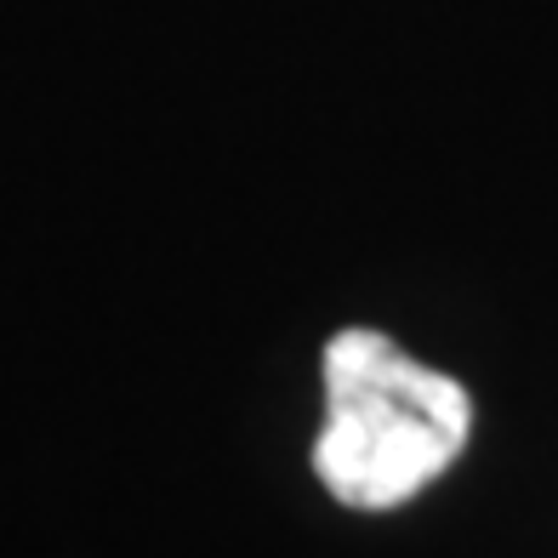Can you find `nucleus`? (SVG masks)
<instances>
[{
    "instance_id": "f257e3e1",
    "label": "nucleus",
    "mask_w": 558,
    "mask_h": 558,
    "mask_svg": "<svg viewBox=\"0 0 558 558\" xmlns=\"http://www.w3.org/2000/svg\"><path fill=\"white\" fill-rule=\"evenodd\" d=\"M473 399L456 376L416 365L383 331L325 342V427L314 473L342 507H399L462 456Z\"/></svg>"
}]
</instances>
